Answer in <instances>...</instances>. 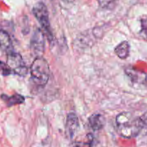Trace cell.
Here are the masks:
<instances>
[{
  "label": "cell",
  "instance_id": "1",
  "mask_svg": "<svg viewBox=\"0 0 147 147\" xmlns=\"http://www.w3.org/2000/svg\"><path fill=\"white\" fill-rule=\"evenodd\" d=\"M118 132L124 138H133L141 134V128L139 117H135L131 113H120L116 117Z\"/></svg>",
  "mask_w": 147,
  "mask_h": 147
},
{
  "label": "cell",
  "instance_id": "2",
  "mask_svg": "<svg viewBox=\"0 0 147 147\" xmlns=\"http://www.w3.org/2000/svg\"><path fill=\"white\" fill-rule=\"evenodd\" d=\"M31 78L35 84L45 86L50 78V67L47 60L43 57H37L30 67Z\"/></svg>",
  "mask_w": 147,
  "mask_h": 147
},
{
  "label": "cell",
  "instance_id": "3",
  "mask_svg": "<svg viewBox=\"0 0 147 147\" xmlns=\"http://www.w3.org/2000/svg\"><path fill=\"white\" fill-rule=\"evenodd\" d=\"M33 13L36 20L38 21V22L44 30L46 36L50 42L53 40V35L50 32L49 14L46 6L43 2L36 3L33 7Z\"/></svg>",
  "mask_w": 147,
  "mask_h": 147
},
{
  "label": "cell",
  "instance_id": "4",
  "mask_svg": "<svg viewBox=\"0 0 147 147\" xmlns=\"http://www.w3.org/2000/svg\"><path fill=\"white\" fill-rule=\"evenodd\" d=\"M9 67L13 73L20 76H24L27 74V68L24 63L22 57L19 53H8L7 55V63Z\"/></svg>",
  "mask_w": 147,
  "mask_h": 147
},
{
  "label": "cell",
  "instance_id": "5",
  "mask_svg": "<svg viewBox=\"0 0 147 147\" xmlns=\"http://www.w3.org/2000/svg\"><path fill=\"white\" fill-rule=\"evenodd\" d=\"M30 48L33 54L37 57H42L45 50V37L43 31L37 29L32 37Z\"/></svg>",
  "mask_w": 147,
  "mask_h": 147
},
{
  "label": "cell",
  "instance_id": "6",
  "mask_svg": "<svg viewBox=\"0 0 147 147\" xmlns=\"http://www.w3.org/2000/svg\"><path fill=\"white\" fill-rule=\"evenodd\" d=\"M79 126V119L75 113L68 114L66 122V135L69 139H73Z\"/></svg>",
  "mask_w": 147,
  "mask_h": 147
},
{
  "label": "cell",
  "instance_id": "7",
  "mask_svg": "<svg viewBox=\"0 0 147 147\" xmlns=\"http://www.w3.org/2000/svg\"><path fill=\"white\" fill-rule=\"evenodd\" d=\"M105 117L102 113H95L89 118V126L94 131L101 130L105 126Z\"/></svg>",
  "mask_w": 147,
  "mask_h": 147
},
{
  "label": "cell",
  "instance_id": "8",
  "mask_svg": "<svg viewBox=\"0 0 147 147\" xmlns=\"http://www.w3.org/2000/svg\"><path fill=\"white\" fill-rule=\"evenodd\" d=\"M0 47L7 53L12 52V43L8 33L4 30H0Z\"/></svg>",
  "mask_w": 147,
  "mask_h": 147
},
{
  "label": "cell",
  "instance_id": "9",
  "mask_svg": "<svg viewBox=\"0 0 147 147\" xmlns=\"http://www.w3.org/2000/svg\"><path fill=\"white\" fill-rule=\"evenodd\" d=\"M130 45L127 41H123L120 43L115 48V54L120 59H125L129 55Z\"/></svg>",
  "mask_w": 147,
  "mask_h": 147
},
{
  "label": "cell",
  "instance_id": "10",
  "mask_svg": "<svg viewBox=\"0 0 147 147\" xmlns=\"http://www.w3.org/2000/svg\"><path fill=\"white\" fill-rule=\"evenodd\" d=\"M1 98L7 103L8 106H12L14 105L20 104L24 101V98L22 96L19 94H15L10 97L6 96V95H1Z\"/></svg>",
  "mask_w": 147,
  "mask_h": 147
},
{
  "label": "cell",
  "instance_id": "11",
  "mask_svg": "<svg viewBox=\"0 0 147 147\" xmlns=\"http://www.w3.org/2000/svg\"><path fill=\"white\" fill-rule=\"evenodd\" d=\"M92 135H88L86 141H75L71 144L69 147H92Z\"/></svg>",
  "mask_w": 147,
  "mask_h": 147
},
{
  "label": "cell",
  "instance_id": "12",
  "mask_svg": "<svg viewBox=\"0 0 147 147\" xmlns=\"http://www.w3.org/2000/svg\"><path fill=\"white\" fill-rule=\"evenodd\" d=\"M140 124H141V134L146 135L147 134V112L144 113L142 116L139 117Z\"/></svg>",
  "mask_w": 147,
  "mask_h": 147
},
{
  "label": "cell",
  "instance_id": "13",
  "mask_svg": "<svg viewBox=\"0 0 147 147\" xmlns=\"http://www.w3.org/2000/svg\"><path fill=\"white\" fill-rule=\"evenodd\" d=\"M116 0H97L101 7L105 9L112 8Z\"/></svg>",
  "mask_w": 147,
  "mask_h": 147
},
{
  "label": "cell",
  "instance_id": "14",
  "mask_svg": "<svg viewBox=\"0 0 147 147\" xmlns=\"http://www.w3.org/2000/svg\"><path fill=\"white\" fill-rule=\"evenodd\" d=\"M0 73L3 76H8V75L11 74L12 71V70L7 63H4V62L0 61Z\"/></svg>",
  "mask_w": 147,
  "mask_h": 147
},
{
  "label": "cell",
  "instance_id": "15",
  "mask_svg": "<svg viewBox=\"0 0 147 147\" xmlns=\"http://www.w3.org/2000/svg\"><path fill=\"white\" fill-rule=\"evenodd\" d=\"M141 33L147 37V17L141 19Z\"/></svg>",
  "mask_w": 147,
  "mask_h": 147
},
{
  "label": "cell",
  "instance_id": "16",
  "mask_svg": "<svg viewBox=\"0 0 147 147\" xmlns=\"http://www.w3.org/2000/svg\"><path fill=\"white\" fill-rule=\"evenodd\" d=\"M64 2H67V3H71V2H74V1H75V0H63Z\"/></svg>",
  "mask_w": 147,
  "mask_h": 147
}]
</instances>
